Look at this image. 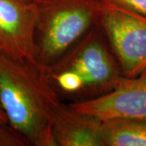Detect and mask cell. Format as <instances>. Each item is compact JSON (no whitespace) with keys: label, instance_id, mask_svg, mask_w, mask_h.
<instances>
[{"label":"cell","instance_id":"obj_9","mask_svg":"<svg viewBox=\"0 0 146 146\" xmlns=\"http://www.w3.org/2000/svg\"><path fill=\"white\" fill-rule=\"evenodd\" d=\"M29 145L24 136L8 123H0V146H23Z\"/></svg>","mask_w":146,"mask_h":146},{"label":"cell","instance_id":"obj_6","mask_svg":"<svg viewBox=\"0 0 146 146\" xmlns=\"http://www.w3.org/2000/svg\"><path fill=\"white\" fill-rule=\"evenodd\" d=\"M68 106L101 120L146 118V77H123L113 90Z\"/></svg>","mask_w":146,"mask_h":146},{"label":"cell","instance_id":"obj_7","mask_svg":"<svg viewBox=\"0 0 146 146\" xmlns=\"http://www.w3.org/2000/svg\"><path fill=\"white\" fill-rule=\"evenodd\" d=\"M102 120L78 113L61 105L53 120V132L57 145L105 146Z\"/></svg>","mask_w":146,"mask_h":146},{"label":"cell","instance_id":"obj_2","mask_svg":"<svg viewBox=\"0 0 146 146\" xmlns=\"http://www.w3.org/2000/svg\"><path fill=\"white\" fill-rule=\"evenodd\" d=\"M36 10L37 59L53 65L99 25L102 0H33Z\"/></svg>","mask_w":146,"mask_h":146},{"label":"cell","instance_id":"obj_10","mask_svg":"<svg viewBox=\"0 0 146 146\" xmlns=\"http://www.w3.org/2000/svg\"><path fill=\"white\" fill-rule=\"evenodd\" d=\"M112 1L135 11L140 14L146 16V0H112Z\"/></svg>","mask_w":146,"mask_h":146},{"label":"cell","instance_id":"obj_11","mask_svg":"<svg viewBox=\"0 0 146 146\" xmlns=\"http://www.w3.org/2000/svg\"><path fill=\"white\" fill-rule=\"evenodd\" d=\"M0 123H8V120L7 118L4 110L2 107V105L0 103Z\"/></svg>","mask_w":146,"mask_h":146},{"label":"cell","instance_id":"obj_5","mask_svg":"<svg viewBox=\"0 0 146 146\" xmlns=\"http://www.w3.org/2000/svg\"><path fill=\"white\" fill-rule=\"evenodd\" d=\"M36 22L33 2L0 0V51L41 66L37 59Z\"/></svg>","mask_w":146,"mask_h":146},{"label":"cell","instance_id":"obj_8","mask_svg":"<svg viewBox=\"0 0 146 146\" xmlns=\"http://www.w3.org/2000/svg\"><path fill=\"white\" fill-rule=\"evenodd\" d=\"M105 146H146V118L102 120Z\"/></svg>","mask_w":146,"mask_h":146},{"label":"cell","instance_id":"obj_13","mask_svg":"<svg viewBox=\"0 0 146 146\" xmlns=\"http://www.w3.org/2000/svg\"><path fill=\"white\" fill-rule=\"evenodd\" d=\"M23 2H25V3H31L33 0H21Z\"/></svg>","mask_w":146,"mask_h":146},{"label":"cell","instance_id":"obj_12","mask_svg":"<svg viewBox=\"0 0 146 146\" xmlns=\"http://www.w3.org/2000/svg\"><path fill=\"white\" fill-rule=\"evenodd\" d=\"M143 76V77H146V71L145 72H144L142 73V74H141V76Z\"/></svg>","mask_w":146,"mask_h":146},{"label":"cell","instance_id":"obj_1","mask_svg":"<svg viewBox=\"0 0 146 146\" xmlns=\"http://www.w3.org/2000/svg\"><path fill=\"white\" fill-rule=\"evenodd\" d=\"M0 103L29 145H57L53 120L62 103L46 68L0 51Z\"/></svg>","mask_w":146,"mask_h":146},{"label":"cell","instance_id":"obj_3","mask_svg":"<svg viewBox=\"0 0 146 146\" xmlns=\"http://www.w3.org/2000/svg\"><path fill=\"white\" fill-rule=\"evenodd\" d=\"M46 70L76 73L84 81V94L98 96L115 89L123 78L100 28L96 26Z\"/></svg>","mask_w":146,"mask_h":146},{"label":"cell","instance_id":"obj_4","mask_svg":"<svg viewBox=\"0 0 146 146\" xmlns=\"http://www.w3.org/2000/svg\"><path fill=\"white\" fill-rule=\"evenodd\" d=\"M99 25L109 39L126 77L146 71V16L112 0H102Z\"/></svg>","mask_w":146,"mask_h":146}]
</instances>
